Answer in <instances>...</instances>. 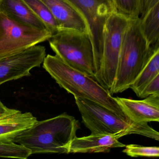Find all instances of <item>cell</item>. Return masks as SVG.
I'll return each instance as SVG.
<instances>
[{"mask_svg": "<svg viewBox=\"0 0 159 159\" xmlns=\"http://www.w3.org/2000/svg\"><path fill=\"white\" fill-rule=\"evenodd\" d=\"M79 121L66 113L39 121L15 138L12 142L37 153H69V147L80 129Z\"/></svg>", "mask_w": 159, "mask_h": 159, "instance_id": "1", "label": "cell"}, {"mask_svg": "<svg viewBox=\"0 0 159 159\" xmlns=\"http://www.w3.org/2000/svg\"><path fill=\"white\" fill-rule=\"evenodd\" d=\"M43 67L61 88L74 96L96 102L125 120H129L123 111L116 98L93 78L64 63L56 55L48 54Z\"/></svg>", "mask_w": 159, "mask_h": 159, "instance_id": "2", "label": "cell"}, {"mask_svg": "<svg viewBox=\"0 0 159 159\" xmlns=\"http://www.w3.org/2000/svg\"><path fill=\"white\" fill-rule=\"evenodd\" d=\"M156 45L149 46L142 35L139 18L129 19L124 34L115 81L111 95L130 88Z\"/></svg>", "mask_w": 159, "mask_h": 159, "instance_id": "3", "label": "cell"}, {"mask_svg": "<svg viewBox=\"0 0 159 159\" xmlns=\"http://www.w3.org/2000/svg\"><path fill=\"white\" fill-rule=\"evenodd\" d=\"M84 124L93 134H138L159 140V134L148 123H135L116 115L89 99L74 98Z\"/></svg>", "mask_w": 159, "mask_h": 159, "instance_id": "4", "label": "cell"}, {"mask_svg": "<svg viewBox=\"0 0 159 159\" xmlns=\"http://www.w3.org/2000/svg\"><path fill=\"white\" fill-rule=\"evenodd\" d=\"M49 40L56 55L64 63L95 80L93 48L88 34L63 30L53 35Z\"/></svg>", "mask_w": 159, "mask_h": 159, "instance_id": "5", "label": "cell"}, {"mask_svg": "<svg viewBox=\"0 0 159 159\" xmlns=\"http://www.w3.org/2000/svg\"><path fill=\"white\" fill-rule=\"evenodd\" d=\"M129 20L115 12L108 18L104 27L102 61L96 81L110 93L115 81L123 38Z\"/></svg>", "mask_w": 159, "mask_h": 159, "instance_id": "6", "label": "cell"}, {"mask_svg": "<svg viewBox=\"0 0 159 159\" xmlns=\"http://www.w3.org/2000/svg\"><path fill=\"white\" fill-rule=\"evenodd\" d=\"M52 35L22 24L0 11V59L49 40Z\"/></svg>", "mask_w": 159, "mask_h": 159, "instance_id": "7", "label": "cell"}, {"mask_svg": "<svg viewBox=\"0 0 159 159\" xmlns=\"http://www.w3.org/2000/svg\"><path fill=\"white\" fill-rule=\"evenodd\" d=\"M83 15L88 26L89 37L93 48L95 80L102 61L104 30L112 14L118 12L113 0H67Z\"/></svg>", "mask_w": 159, "mask_h": 159, "instance_id": "8", "label": "cell"}, {"mask_svg": "<svg viewBox=\"0 0 159 159\" xmlns=\"http://www.w3.org/2000/svg\"><path fill=\"white\" fill-rule=\"evenodd\" d=\"M46 57V49L35 45L15 54L0 59V85L30 76L34 68L40 66Z\"/></svg>", "mask_w": 159, "mask_h": 159, "instance_id": "9", "label": "cell"}, {"mask_svg": "<svg viewBox=\"0 0 159 159\" xmlns=\"http://www.w3.org/2000/svg\"><path fill=\"white\" fill-rule=\"evenodd\" d=\"M58 25L59 31L73 30L89 34L88 26L80 12L67 0H41Z\"/></svg>", "mask_w": 159, "mask_h": 159, "instance_id": "10", "label": "cell"}, {"mask_svg": "<svg viewBox=\"0 0 159 159\" xmlns=\"http://www.w3.org/2000/svg\"><path fill=\"white\" fill-rule=\"evenodd\" d=\"M116 98L124 113L132 121L159 122V94L150 95L143 100Z\"/></svg>", "mask_w": 159, "mask_h": 159, "instance_id": "11", "label": "cell"}, {"mask_svg": "<svg viewBox=\"0 0 159 159\" xmlns=\"http://www.w3.org/2000/svg\"><path fill=\"white\" fill-rule=\"evenodd\" d=\"M122 137L120 134H93L82 137L76 136L70 145L69 153L108 152L111 149L125 147L119 141Z\"/></svg>", "mask_w": 159, "mask_h": 159, "instance_id": "12", "label": "cell"}, {"mask_svg": "<svg viewBox=\"0 0 159 159\" xmlns=\"http://www.w3.org/2000/svg\"><path fill=\"white\" fill-rule=\"evenodd\" d=\"M37 121L30 112L23 113L17 110L0 116V141L12 142L15 138L31 127Z\"/></svg>", "mask_w": 159, "mask_h": 159, "instance_id": "13", "label": "cell"}, {"mask_svg": "<svg viewBox=\"0 0 159 159\" xmlns=\"http://www.w3.org/2000/svg\"><path fill=\"white\" fill-rule=\"evenodd\" d=\"M0 11L29 26L48 30L44 23L23 0H0Z\"/></svg>", "mask_w": 159, "mask_h": 159, "instance_id": "14", "label": "cell"}, {"mask_svg": "<svg viewBox=\"0 0 159 159\" xmlns=\"http://www.w3.org/2000/svg\"><path fill=\"white\" fill-rule=\"evenodd\" d=\"M159 74V45H156L141 72L130 86L138 97L144 87Z\"/></svg>", "mask_w": 159, "mask_h": 159, "instance_id": "15", "label": "cell"}, {"mask_svg": "<svg viewBox=\"0 0 159 159\" xmlns=\"http://www.w3.org/2000/svg\"><path fill=\"white\" fill-rule=\"evenodd\" d=\"M140 19L142 35L149 46L159 44V3Z\"/></svg>", "mask_w": 159, "mask_h": 159, "instance_id": "16", "label": "cell"}, {"mask_svg": "<svg viewBox=\"0 0 159 159\" xmlns=\"http://www.w3.org/2000/svg\"><path fill=\"white\" fill-rule=\"evenodd\" d=\"M30 10L44 23L52 35L59 31L58 25L47 6L41 0H23Z\"/></svg>", "mask_w": 159, "mask_h": 159, "instance_id": "17", "label": "cell"}, {"mask_svg": "<svg viewBox=\"0 0 159 159\" xmlns=\"http://www.w3.org/2000/svg\"><path fill=\"white\" fill-rule=\"evenodd\" d=\"M119 13L128 19L139 18L141 0H113Z\"/></svg>", "mask_w": 159, "mask_h": 159, "instance_id": "18", "label": "cell"}, {"mask_svg": "<svg viewBox=\"0 0 159 159\" xmlns=\"http://www.w3.org/2000/svg\"><path fill=\"white\" fill-rule=\"evenodd\" d=\"M31 155L30 150L20 144L0 141V157L26 159Z\"/></svg>", "mask_w": 159, "mask_h": 159, "instance_id": "19", "label": "cell"}, {"mask_svg": "<svg viewBox=\"0 0 159 159\" xmlns=\"http://www.w3.org/2000/svg\"><path fill=\"white\" fill-rule=\"evenodd\" d=\"M123 152L132 157H158L159 148L158 147H145L135 144L125 145Z\"/></svg>", "mask_w": 159, "mask_h": 159, "instance_id": "20", "label": "cell"}, {"mask_svg": "<svg viewBox=\"0 0 159 159\" xmlns=\"http://www.w3.org/2000/svg\"><path fill=\"white\" fill-rule=\"evenodd\" d=\"M154 94H159V74L144 87L138 97L143 98Z\"/></svg>", "mask_w": 159, "mask_h": 159, "instance_id": "21", "label": "cell"}, {"mask_svg": "<svg viewBox=\"0 0 159 159\" xmlns=\"http://www.w3.org/2000/svg\"><path fill=\"white\" fill-rule=\"evenodd\" d=\"M159 3V0H141V11L139 18L143 17L152 7Z\"/></svg>", "mask_w": 159, "mask_h": 159, "instance_id": "22", "label": "cell"}, {"mask_svg": "<svg viewBox=\"0 0 159 159\" xmlns=\"http://www.w3.org/2000/svg\"><path fill=\"white\" fill-rule=\"evenodd\" d=\"M15 109H10L7 107L6 106H4L2 102L0 101V116L5 115L7 113H11Z\"/></svg>", "mask_w": 159, "mask_h": 159, "instance_id": "23", "label": "cell"}]
</instances>
